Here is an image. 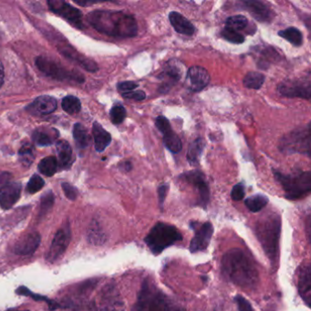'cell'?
Listing matches in <instances>:
<instances>
[{
    "mask_svg": "<svg viewBox=\"0 0 311 311\" xmlns=\"http://www.w3.org/2000/svg\"><path fill=\"white\" fill-rule=\"evenodd\" d=\"M222 273L237 287L253 290L259 282V275L253 260L240 248L225 252L221 261Z\"/></svg>",
    "mask_w": 311,
    "mask_h": 311,
    "instance_id": "obj_1",
    "label": "cell"
},
{
    "mask_svg": "<svg viewBox=\"0 0 311 311\" xmlns=\"http://www.w3.org/2000/svg\"><path fill=\"white\" fill-rule=\"evenodd\" d=\"M87 19L94 29L114 38H133L138 33V25L133 15L114 10H95Z\"/></svg>",
    "mask_w": 311,
    "mask_h": 311,
    "instance_id": "obj_2",
    "label": "cell"
},
{
    "mask_svg": "<svg viewBox=\"0 0 311 311\" xmlns=\"http://www.w3.org/2000/svg\"><path fill=\"white\" fill-rule=\"evenodd\" d=\"M133 311H185L148 279L144 280Z\"/></svg>",
    "mask_w": 311,
    "mask_h": 311,
    "instance_id": "obj_3",
    "label": "cell"
},
{
    "mask_svg": "<svg viewBox=\"0 0 311 311\" xmlns=\"http://www.w3.org/2000/svg\"><path fill=\"white\" fill-rule=\"evenodd\" d=\"M280 229L281 222L277 214H272L261 219L255 227L256 236L272 264L277 261L278 256Z\"/></svg>",
    "mask_w": 311,
    "mask_h": 311,
    "instance_id": "obj_4",
    "label": "cell"
},
{
    "mask_svg": "<svg viewBox=\"0 0 311 311\" xmlns=\"http://www.w3.org/2000/svg\"><path fill=\"white\" fill-rule=\"evenodd\" d=\"M182 240L183 235L175 226L161 222L157 223L144 238V242L155 255H160L164 249Z\"/></svg>",
    "mask_w": 311,
    "mask_h": 311,
    "instance_id": "obj_5",
    "label": "cell"
},
{
    "mask_svg": "<svg viewBox=\"0 0 311 311\" xmlns=\"http://www.w3.org/2000/svg\"><path fill=\"white\" fill-rule=\"evenodd\" d=\"M274 175L277 182L282 186L287 199L299 200L311 193V172L284 174L280 172L274 171Z\"/></svg>",
    "mask_w": 311,
    "mask_h": 311,
    "instance_id": "obj_6",
    "label": "cell"
},
{
    "mask_svg": "<svg viewBox=\"0 0 311 311\" xmlns=\"http://www.w3.org/2000/svg\"><path fill=\"white\" fill-rule=\"evenodd\" d=\"M279 149L284 153H300L310 156L311 131L310 124L288 133L280 140Z\"/></svg>",
    "mask_w": 311,
    "mask_h": 311,
    "instance_id": "obj_7",
    "label": "cell"
},
{
    "mask_svg": "<svg viewBox=\"0 0 311 311\" xmlns=\"http://www.w3.org/2000/svg\"><path fill=\"white\" fill-rule=\"evenodd\" d=\"M311 79L310 75L307 79L289 80L281 82L277 86V91L282 96L289 98L311 99Z\"/></svg>",
    "mask_w": 311,
    "mask_h": 311,
    "instance_id": "obj_8",
    "label": "cell"
},
{
    "mask_svg": "<svg viewBox=\"0 0 311 311\" xmlns=\"http://www.w3.org/2000/svg\"><path fill=\"white\" fill-rule=\"evenodd\" d=\"M182 177L197 190L198 193L197 205L202 207L204 209H207L208 203L210 201V189L204 173H201L200 171L194 170L184 173Z\"/></svg>",
    "mask_w": 311,
    "mask_h": 311,
    "instance_id": "obj_9",
    "label": "cell"
},
{
    "mask_svg": "<svg viewBox=\"0 0 311 311\" xmlns=\"http://www.w3.org/2000/svg\"><path fill=\"white\" fill-rule=\"evenodd\" d=\"M70 228L69 226H64L58 229V232L52 240L51 248L47 254V260L51 263H55L56 261L62 258L70 242Z\"/></svg>",
    "mask_w": 311,
    "mask_h": 311,
    "instance_id": "obj_10",
    "label": "cell"
},
{
    "mask_svg": "<svg viewBox=\"0 0 311 311\" xmlns=\"http://www.w3.org/2000/svg\"><path fill=\"white\" fill-rule=\"evenodd\" d=\"M102 311H124V303L115 285L109 283L106 285L101 293Z\"/></svg>",
    "mask_w": 311,
    "mask_h": 311,
    "instance_id": "obj_11",
    "label": "cell"
},
{
    "mask_svg": "<svg viewBox=\"0 0 311 311\" xmlns=\"http://www.w3.org/2000/svg\"><path fill=\"white\" fill-rule=\"evenodd\" d=\"M195 229V236L191 240L190 251L192 253H196L199 251H205L209 246L211 237L213 234V226L210 222H206L199 227L196 224L193 223Z\"/></svg>",
    "mask_w": 311,
    "mask_h": 311,
    "instance_id": "obj_12",
    "label": "cell"
},
{
    "mask_svg": "<svg viewBox=\"0 0 311 311\" xmlns=\"http://www.w3.org/2000/svg\"><path fill=\"white\" fill-rule=\"evenodd\" d=\"M185 82L190 91L194 93H199L207 86L210 82L209 72L200 66H193L189 68L186 73Z\"/></svg>",
    "mask_w": 311,
    "mask_h": 311,
    "instance_id": "obj_13",
    "label": "cell"
},
{
    "mask_svg": "<svg viewBox=\"0 0 311 311\" xmlns=\"http://www.w3.org/2000/svg\"><path fill=\"white\" fill-rule=\"evenodd\" d=\"M181 77L182 70L180 67L175 63L174 60H170L159 77L163 81L162 84L159 88V92L161 93H167L171 90V88L180 81Z\"/></svg>",
    "mask_w": 311,
    "mask_h": 311,
    "instance_id": "obj_14",
    "label": "cell"
},
{
    "mask_svg": "<svg viewBox=\"0 0 311 311\" xmlns=\"http://www.w3.org/2000/svg\"><path fill=\"white\" fill-rule=\"evenodd\" d=\"M21 194V185L9 183L0 188V207L3 209L11 208L18 201Z\"/></svg>",
    "mask_w": 311,
    "mask_h": 311,
    "instance_id": "obj_15",
    "label": "cell"
},
{
    "mask_svg": "<svg viewBox=\"0 0 311 311\" xmlns=\"http://www.w3.org/2000/svg\"><path fill=\"white\" fill-rule=\"evenodd\" d=\"M41 236L39 233H29L20 238L15 245L14 251L19 256H28L34 253L40 247Z\"/></svg>",
    "mask_w": 311,
    "mask_h": 311,
    "instance_id": "obj_16",
    "label": "cell"
},
{
    "mask_svg": "<svg viewBox=\"0 0 311 311\" xmlns=\"http://www.w3.org/2000/svg\"><path fill=\"white\" fill-rule=\"evenodd\" d=\"M57 109V101L51 96H41L29 106V112L34 115H47Z\"/></svg>",
    "mask_w": 311,
    "mask_h": 311,
    "instance_id": "obj_17",
    "label": "cell"
},
{
    "mask_svg": "<svg viewBox=\"0 0 311 311\" xmlns=\"http://www.w3.org/2000/svg\"><path fill=\"white\" fill-rule=\"evenodd\" d=\"M243 6L247 9L257 20L262 22L270 21L273 17L270 9L265 6L264 3L257 0L242 1Z\"/></svg>",
    "mask_w": 311,
    "mask_h": 311,
    "instance_id": "obj_18",
    "label": "cell"
},
{
    "mask_svg": "<svg viewBox=\"0 0 311 311\" xmlns=\"http://www.w3.org/2000/svg\"><path fill=\"white\" fill-rule=\"evenodd\" d=\"M298 288L301 299L305 301L306 305L310 307L311 298V272L310 264L302 266L299 276Z\"/></svg>",
    "mask_w": 311,
    "mask_h": 311,
    "instance_id": "obj_19",
    "label": "cell"
},
{
    "mask_svg": "<svg viewBox=\"0 0 311 311\" xmlns=\"http://www.w3.org/2000/svg\"><path fill=\"white\" fill-rule=\"evenodd\" d=\"M36 64H37V67L41 69V71L56 79H60V80L67 79L71 75L63 68L58 67V64L55 63L54 61L45 57H40L37 58Z\"/></svg>",
    "mask_w": 311,
    "mask_h": 311,
    "instance_id": "obj_20",
    "label": "cell"
},
{
    "mask_svg": "<svg viewBox=\"0 0 311 311\" xmlns=\"http://www.w3.org/2000/svg\"><path fill=\"white\" fill-rule=\"evenodd\" d=\"M169 20L173 29L179 34L192 36L196 32V27L179 12H170Z\"/></svg>",
    "mask_w": 311,
    "mask_h": 311,
    "instance_id": "obj_21",
    "label": "cell"
},
{
    "mask_svg": "<svg viewBox=\"0 0 311 311\" xmlns=\"http://www.w3.org/2000/svg\"><path fill=\"white\" fill-rule=\"evenodd\" d=\"M50 7L52 11L59 14L60 16L67 18L70 21L80 22L81 17V13L79 9L74 8L73 6L69 4L62 2V1H50L49 2Z\"/></svg>",
    "mask_w": 311,
    "mask_h": 311,
    "instance_id": "obj_22",
    "label": "cell"
},
{
    "mask_svg": "<svg viewBox=\"0 0 311 311\" xmlns=\"http://www.w3.org/2000/svg\"><path fill=\"white\" fill-rule=\"evenodd\" d=\"M225 28L233 29L238 33L245 30L249 35H254L257 31L256 25L249 23L248 18L243 15H236L228 17L225 21Z\"/></svg>",
    "mask_w": 311,
    "mask_h": 311,
    "instance_id": "obj_23",
    "label": "cell"
},
{
    "mask_svg": "<svg viewBox=\"0 0 311 311\" xmlns=\"http://www.w3.org/2000/svg\"><path fill=\"white\" fill-rule=\"evenodd\" d=\"M93 134L95 149L100 153L104 152L111 142L110 134L106 130H104L98 122L93 123Z\"/></svg>",
    "mask_w": 311,
    "mask_h": 311,
    "instance_id": "obj_24",
    "label": "cell"
},
{
    "mask_svg": "<svg viewBox=\"0 0 311 311\" xmlns=\"http://www.w3.org/2000/svg\"><path fill=\"white\" fill-rule=\"evenodd\" d=\"M58 132L50 128H40L35 131L33 140L40 146H49L58 138Z\"/></svg>",
    "mask_w": 311,
    "mask_h": 311,
    "instance_id": "obj_25",
    "label": "cell"
},
{
    "mask_svg": "<svg viewBox=\"0 0 311 311\" xmlns=\"http://www.w3.org/2000/svg\"><path fill=\"white\" fill-rule=\"evenodd\" d=\"M205 146H206V142L202 138L196 139V141H194L190 144L187 151L186 159L191 165L195 166L199 163Z\"/></svg>",
    "mask_w": 311,
    "mask_h": 311,
    "instance_id": "obj_26",
    "label": "cell"
},
{
    "mask_svg": "<svg viewBox=\"0 0 311 311\" xmlns=\"http://www.w3.org/2000/svg\"><path fill=\"white\" fill-rule=\"evenodd\" d=\"M56 149L61 167L68 166L72 159V150L69 143L67 141L60 140L56 144Z\"/></svg>",
    "mask_w": 311,
    "mask_h": 311,
    "instance_id": "obj_27",
    "label": "cell"
},
{
    "mask_svg": "<svg viewBox=\"0 0 311 311\" xmlns=\"http://www.w3.org/2000/svg\"><path fill=\"white\" fill-rule=\"evenodd\" d=\"M278 35L294 46L300 47L303 44V35L300 29L294 27H290L284 30H280L278 32Z\"/></svg>",
    "mask_w": 311,
    "mask_h": 311,
    "instance_id": "obj_28",
    "label": "cell"
},
{
    "mask_svg": "<svg viewBox=\"0 0 311 311\" xmlns=\"http://www.w3.org/2000/svg\"><path fill=\"white\" fill-rule=\"evenodd\" d=\"M163 144L168 150L173 154H179L183 149L181 139L173 130L163 134Z\"/></svg>",
    "mask_w": 311,
    "mask_h": 311,
    "instance_id": "obj_29",
    "label": "cell"
},
{
    "mask_svg": "<svg viewBox=\"0 0 311 311\" xmlns=\"http://www.w3.org/2000/svg\"><path fill=\"white\" fill-rule=\"evenodd\" d=\"M268 203V198L264 195L250 196L245 200V205L249 211L253 213L260 212Z\"/></svg>",
    "mask_w": 311,
    "mask_h": 311,
    "instance_id": "obj_30",
    "label": "cell"
},
{
    "mask_svg": "<svg viewBox=\"0 0 311 311\" xmlns=\"http://www.w3.org/2000/svg\"><path fill=\"white\" fill-rule=\"evenodd\" d=\"M265 76L259 72H255L251 71L248 72L247 75L244 78V86L248 89H253V90H259L261 87L263 86L265 82Z\"/></svg>",
    "mask_w": 311,
    "mask_h": 311,
    "instance_id": "obj_31",
    "label": "cell"
},
{
    "mask_svg": "<svg viewBox=\"0 0 311 311\" xmlns=\"http://www.w3.org/2000/svg\"><path fill=\"white\" fill-rule=\"evenodd\" d=\"M58 160L54 156H49L41 160L39 164V169L41 173L46 176L54 175L58 170Z\"/></svg>",
    "mask_w": 311,
    "mask_h": 311,
    "instance_id": "obj_32",
    "label": "cell"
},
{
    "mask_svg": "<svg viewBox=\"0 0 311 311\" xmlns=\"http://www.w3.org/2000/svg\"><path fill=\"white\" fill-rule=\"evenodd\" d=\"M17 293L18 295H22V296H26V297H30L32 298L33 300L36 301H45L47 304L50 307V310L51 311H55L56 309L60 308V304H58L52 300H49L46 297L44 296H41V295L34 294L33 292L29 291V289L25 287H20L17 290Z\"/></svg>",
    "mask_w": 311,
    "mask_h": 311,
    "instance_id": "obj_33",
    "label": "cell"
},
{
    "mask_svg": "<svg viewBox=\"0 0 311 311\" xmlns=\"http://www.w3.org/2000/svg\"><path fill=\"white\" fill-rule=\"evenodd\" d=\"M73 136L75 139L76 144L79 147L85 148L88 146L90 142V136L87 133L85 127L81 125V123H77L73 128Z\"/></svg>",
    "mask_w": 311,
    "mask_h": 311,
    "instance_id": "obj_34",
    "label": "cell"
},
{
    "mask_svg": "<svg viewBox=\"0 0 311 311\" xmlns=\"http://www.w3.org/2000/svg\"><path fill=\"white\" fill-rule=\"evenodd\" d=\"M62 109L69 114H76L80 112L81 104L80 100L75 96H67L62 100Z\"/></svg>",
    "mask_w": 311,
    "mask_h": 311,
    "instance_id": "obj_35",
    "label": "cell"
},
{
    "mask_svg": "<svg viewBox=\"0 0 311 311\" xmlns=\"http://www.w3.org/2000/svg\"><path fill=\"white\" fill-rule=\"evenodd\" d=\"M110 120L114 124H121L126 118L127 112L125 108L121 104H115L109 112Z\"/></svg>",
    "mask_w": 311,
    "mask_h": 311,
    "instance_id": "obj_36",
    "label": "cell"
},
{
    "mask_svg": "<svg viewBox=\"0 0 311 311\" xmlns=\"http://www.w3.org/2000/svg\"><path fill=\"white\" fill-rule=\"evenodd\" d=\"M88 238L90 240V242L93 244H103L105 241V236H104V232L101 229V227L97 224L90 226L89 230H88Z\"/></svg>",
    "mask_w": 311,
    "mask_h": 311,
    "instance_id": "obj_37",
    "label": "cell"
},
{
    "mask_svg": "<svg viewBox=\"0 0 311 311\" xmlns=\"http://www.w3.org/2000/svg\"><path fill=\"white\" fill-rule=\"evenodd\" d=\"M221 36L225 39V41H229L231 43H235V44H242L245 41L244 35L225 27L224 29H222Z\"/></svg>",
    "mask_w": 311,
    "mask_h": 311,
    "instance_id": "obj_38",
    "label": "cell"
},
{
    "mask_svg": "<svg viewBox=\"0 0 311 311\" xmlns=\"http://www.w3.org/2000/svg\"><path fill=\"white\" fill-rule=\"evenodd\" d=\"M20 161L25 166H29L34 160V151L30 144H25L19 151Z\"/></svg>",
    "mask_w": 311,
    "mask_h": 311,
    "instance_id": "obj_39",
    "label": "cell"
},
{
    "mask_svg": "<svg viewBox=\"0 0 311 311\" xmlns=\"http://www.w3.org/2000/svg\"><path fill=\"white\" fill-rule=\"evenodd\" d=\"M261 53L263 54V58L260 59L259 65H262L263 63L267 65V64L270 63V62H276L277 60L279 59L278 53L272 47H265L264 50L261 51Z\"/></svg>",
    "mask_w": 311,
    "mask_h": 311,
    "instance_id": "obj_40",
    "label": "cell"
},
{
    "mask_svg": "<svg viewBox=\"0 0 311 311\" xmlns=\"http://www.w3.org/2000/svg\"><path fill=\"white\" fill-rule=\"evenodd\" d=\"M45 185L44 180L41 178L40 175L34 174L31 179L29 180L28 185H27V191L29 194H35L37 192L41 190L43 186Z\"/></svg>",
    "mask_w": 311,
    "mask_h": 311,
    "instance_id": "obj_41",
    "label": "cell"
},
{
    "mask_svg": "<svg viewBox=\"0 0 311 311\" xmlns=\"http://www.w3.org/2000/svg\"><path fill=\"white\" fill-rule=\"evenodd\" d=\"M156 126L162 134H165L168 132L172 131V127L170 124V121L164 116H158L156 120Z\"/></svg>",
    "mask_w": 311,
    "mask_h": 311,
    "instance_id": "obj_42",
    "label": "cell"
},
{
    "mask_svg": "<svg viewBox=\"0 0 311 311\" xmlns=\"http://www.w3.org/2000/svg\"><path fill=\"white\" fill-rule=\"evenodd\" d=\"M53 201H54V197H53L52 193H49L47 196L42 198L40 215H44L50 211V209L53 206Z\"/></svg>",
    "mask_w": 311,
    "mask_h": 311,
    "instance_id": "obj_43",
    "label": "cell"
},
{
    "mask_svg": "<svg viewBox=\"0 0 311 311\" xmlns=\"http://www.w3.org/2000/svg\"><path fill=\"white\" fill-rule=\"evenodd\" d=\"M139 84L135 81H123V82H120L117 88H118V91L121 93V94H124V93H130V92H133L136 88H138Z\"/></svg>",
    "mask_w": 311,
    "mask_h": 311,
    "instance_id": "obj_44",
    "label": "cell"
},
{
    "mask_svg": "<svg viewBox=\"0 0 311 311\" xmlns=\"http://www.w3.org/2000/svg\"><path fill=\"white\" fill-rule=\"evenodd\" d=\"M245 197V186L243 184H237L231 191V198L234 201H241Z\"/></svg>",
    "mask_w": 311,
    "mask_h": 311,
    "instance_id": "obj_45",
    "label": "cell"
},
{
    "mask_svg": "<svg viewBox=\"0 0 311 311\" xmlns=\"http://www.w3.org/2000/svg\"><path fill=\"white\" fill-rule=\"evenodd\" d=\"M235 302L237 306L238 311H254L251 304L245 298H243L242 296L239 295L236 296L235 298Z\"/></svg>",
    "mask_w": 311,
    "mask_h": 311,
    "instance_id": "obj_46",
    "label": "cell"
},
{
    "mask_svg": "<svg viewBox=\"0 0 311 311\" xmlns=\"http://www.w3.org/2000/svg\"><path fill=\"white\" fill-rule=\"evenodd\" d=\"M122 97L124 99H130V100H134L136 102H142L146 99V94L144 91H133L130 93H124L121 94Z\"/></svg>",
    "mask_w": 311,
    "mask_h": 311,
    "instance_id": "obj_47",
    "label": "cell"
},
{
    "mask_svg": "<svg viewBox=\"0 0 311 311\" xmlns=\"http://www.w3.org/2000/svg\"><path fill=\"white\" fill-rule=\"evenodd\" d=\"M168 191H169V185L168 184H163L160 185L158 187V199H159V204H160V207L162 210L163 207V203L165 201V198L167 196Z\"/></svg>",
    "mask_w": 311,
    "mask_h": 311,
    "instance_id": "obj_48",
    "label": "cell"
},
{
    "mask_svg": "<svg viewBox=\"0 0 311 311\" xmlns=\"http://www.w3.org/2000/svg\"><path fill=\"white\" fill-rule=\"evenodd\" d=\"M62 188H63L65 196H67L69 200H72V201L75 200L77 196H78V192L72 185L67 184V183H64L62 185Z\"/></svg>",
    "mask_w": 311,
    "mask_h": 311,
    "instance_id": "obj_49",
    "label": "cell"
},
{
    "mask_svg": "<svg viewBox=\"0 0 311 311\" xmlns=\"http://www.w3.org/2000/svg\"><path fill=\"white\" fill-rule=\"evenodd\" d=\"M71 311H97V308L94 304V302H86L81 303L80 305L72 307Z\"/></svg>",
    "mask_w": 311,
    "mask_h": 311,
    "instance_id": "obj_50",
    "label": "cell"
},
{
    "mask_svg": "<svg viewBox=\"0 0 311 311\" xmlns=\"http://www.w3.org/2000/svg\"><path fill=\"white\" fill-rule=\"evenodd\" d=\"M4 77H5V71H4V67L2 63L0 62V87L2 86L3 82H4Z\"/></svg>",
    "mask_w": 311,
    "mask_h": 311,
    "instance_id": "obj_51",
    "label": "cell"
},
{
    "mask_svg": "<svg viewBox=\"0 0 311 311\" xmlns=\"http://www.w3.org/2000/svg\"><path fill=\"white\" fill-rule=\"evenodd\" d=\"M132 168H133V165H132L131 161H125V162H124V169H125V171H126V172L131 171V170H132Z\"/></svg>",
    "mask_w": 311,
    "mask_h": 311,
    "instance_id": "obj_52",
    "label": "cell"
},
{
    "mask_svg": "<svg viewBox=\"0 0 311 311\" xmlns=\"http://www.w3.org/2000/svg\"><path fill=\"white\" fill-rule=\"evenodd\" d=\"M17 311V310H8V311Z\"/></svg>",
    "mask_w": 311,
    "mask_h": 311,
    "instance_id": "obj_53",
    "label": "cell"
}]
</instances>
